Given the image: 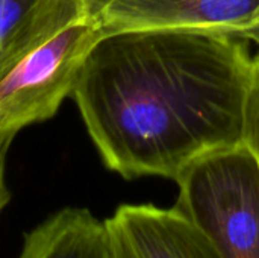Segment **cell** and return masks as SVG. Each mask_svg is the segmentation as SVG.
Segmentation results:
<instances>
[{
  "mask_svg": "<svg viewBox=\"0 0 259 258\" xmlns=\"http://www.w3.org/2000/svg\"><path fill=\"white\" fill-rule=\"evenodd\" d=\"M253 58L243 38L193 29L103 33L71 96L106 169L176 179L244 140Z\"/></svg>",
  "mask_w": 259,
  "mask_h": 258,
  "instance_id": "6da1fadb",
  "label": "cell"
},
{
  "mask_svg": "<svg viewBox=\"0 0 259 258\" xmlns=\"http://www.w3.org/2000/svg\"><path fill=\"white\" fill-rule=\"evenodd\" d=\"M175 205L219 258H259V160L244 141L191 161Z\"/></svg>",
  "mask_w": 259,
  "mask_h": 258,
  "instance_id": "7a4b0ae2",
  "label": "cell"
},
{
  "mask_svg": "<svg viewBox=\"0 0 259 258\" xmlns=\"http://www.w3.org/2000/svg\"><path fill=\"white\" fill-rule=\"evenodd\" d=\"M102 35L97 23L83 15L24 55L0 79V138L15 137L58 113Z\"/></svg>",
  "mask_w": 259,
  "mask_h": 258,
  "instance_id": "3957f363",
  "label": "cell"
},
{
  "mask_svg": "<svg viewBox=\"0 0 259 258\" xmlns=\"http://www.w3.org/2000/svg\"><path fill=\"white\" fill-rule=\"evenodd\" d=\"M83 8L103 33L193 29L243 38L259 15V0H83Z\"/></svg>",
  "mask_w": 259,
  "mask_h": 258,
  "instance_id": "277c9868",
  "label": "cell"
},
{
  "mask_svg": "<svg viewBox=\"0 0 259 258\" xmlns=\"http://www.w3.org/2000/svg\"><path fill=\"white\" fill-rule=\"evenodd\" d=\"M103 225L108 258H219L206 237L175 207L123 204Z\"/></svg>",
  "mask_w": 259,
  "mask_h": 258,
  "instance_id": "5b68a950",
  "label": "cell"
},
{
  "mask_svg": "<svg viewBox=\"0 0 259 258\" xmlns=\"http://www.w3.org/2000/svg\"><path fill=\"white\" fill-rule=\"evenodd\" d=\"M83 15V0H0V79L24 55Z\"/></svg>",
  "mask_w": 259,
  "mask_h": 258,
  "instance_id": "8992f818",
  "label": "cell"
},
{
  "mask_svg": "<svg viewBox=\"0 0 259 258\" xmlns=\"http://www.w3.org/2000/svg\"><path fill=\"white\" fill-rule=\"evenodd\" d=\"M17 258H108L103 220L65 207L26 233Z\"/></svg>",
  "mask_w": 259,
  "mask_h": 258,
  "instance_id": "52a82bcc",
  "label": "cell"
},
{
  "mask_svg": "<svg viewBox=\"0 0 259 258\" xmlns=\"http://www.w3.org/2000/svg\"><path fill=\"white\" fill-rule=\"evenodd\" d=\"M259 160V55L253 58V75L246 106L244 140Z\"/></svg>",
  "mask_w": 259,
  "mask_h": 258,
  "instance_id": "ba28073f",
  "label": "cell"
},
{
  "mask_svg": "<svg viewBox=\"0 0 259 258\" xmlns=\"http://www.w3.org/2000/svg\"><path fill=\"white\" fill-rule=\"evenodd\" d=\"M14 137H2L0 138V213L11 201V192L5 181V169H6V155Z\"/></svg>",
  "mask_w": 259,
  "mask_h": 258,
  "instance_id": "9c48e42d",
  "label": "cell"
},
{
  "mask_svg": "<svg viewBox=\"0 0 259 258\" xmlns=\"http://www.w3.org/2000/svg\"><path fill=\"white\" fill-rule=\"evenodd\" d=\"M243 40H250V41H255L256 44L259 46V15H258V20H256V23H255V26L249 30V32H246L244 35H243Z\"/></svg>",
  "mask_w": 259,
  "mask_h": 258,
  "instance_id": "30bf717a",
  "label": "cell"
}]
</instances>
